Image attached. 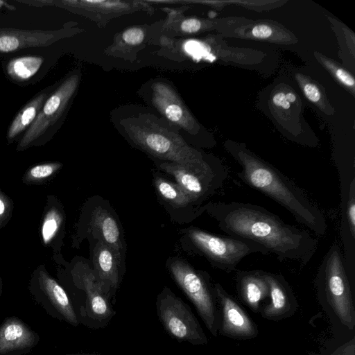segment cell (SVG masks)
I'll return each mask as SVG.
<instances>
[{
    "mask_svg": "<svg viewBox=\"0 0 355 355\" xmlns=\"http://www.w3.org/2000/svg\"><path fill=\"white\" fill-rule=\"evenodd\" d=\"M209 211L229 236L254 242L282 262L308 263L318 241L307 231L284 222L266 208L249 202L213 204Z\"/></svg>",
    "mask_w": 355,
    "mask_h": 355,
    "instance_id": "1",
    "label": "cell"
},
{
    "mask_svg": "<svg viewBox=\"0 0 355 355\" xmlns=\"http://www.w3.org/2000/svg\"><path fill=\"white\" fill-rule=\"evenodd\" d=\"M112 118L125 138L156 158L196 168L223 166L218 159L189 146L178 129L148 110L128 107L115 111Z\"/></svg>",
    "mask_w": 355,
    "mask_h": 355,
    "instance_id": "2",
    "label": "cell"
},
{
    "mask_svg": "<svg viewBox=\"0 0 355 355\" xmlns=\"http://www.w3.org/2000/svg\"><path fill=\"white\" fill-rule=\"evenodd\" d=\"M225 148L241 166L237 175L244 183L272 199L317 235L326 234L327 223L323 214L286 176L243 144L228 141Z\"/></svg>",
    "mask_w": 355,
    "mask_h": 355,
    "instance_id": "3",
    "label": "cell"
},
{
    "mask_svg": "<svg viewBox=\"0 0 355 355\" xmlns=\"http://www.w3.org/2000/svg\"><path fill=\"white\" fill-rule=\"evenodd\" d=\"M315 285L338 321L349 330L355 327V308L350 284L339 246L334 243L319 266Z\"/></svg>",
    "mask_w": 355,
    "mask_h": 355,
    "instance_id": "4",
    "label": "cell"
},
{
    "mask_svg": "<svg viewBox=\"0 0 355 355\" xmlns=\"http://www.w3.org/2000/svg\"><path fill=\"white\" fill-rule=\"evenodd\" d=\"M75 292L68 293L80 324L92 329L105 328L116 315L113 300L105 293L89 268L74 280Z\"/></svg>",
    "mask_w": 355,
    "mask_h": 355,
    "instance_id": "5",
    "label": "cell"
},
{
    "mask_svg": "<svg viewBox=\"0 0 355 355\" xmlns=\"http://www.w3.org/2000/svg\"><path fill=\"white\" fill-rule=\"evenodd\" d=\"M169 270L175 282L194 305L209 333L217 337L219 313L214 284L209 277L179 260L170 265Z\"/></svg>",
    "mask_w": 355,
    "mask_h": 355,
    "instance_id": "6",
    "label": "cell"
},
{
    "mask_svg": "<svg viewBox=\"0 0 355 355\" xmlns=\"http://www.w3.org/2000/svg\"><path fill=\"white\" fill-rule=\"evenodd\" d=\"M187 236L191 242L216 268L230 273L241 261L251 254H268L261 245L232 236H220L200 229L191 228Z\"/></svg>",
    "mask_w": 355,
    "mask_h": 355,
    "instance_id": "7",
    "label": "cell"
},
{
    "mask_svg": "<svg viewBox=\"0 0 355 355\" xmlns=\"http://www.w3.org/2000/svg\"><path fill=\"white\" fill-rule=\"evenodd\" d=\"M157 318L164 331L179 343L205 345L208 338L190 306L169 288H164L156 300Z\"/></svg>",
    "mask_w": 355,
    "mask_h": 355,
    "instance_id": "8",
    "label": "cell"
},
{
    "mask_svg": "<svg viewBox=\"0 0 355 355\" xmlns=\"http://www.w3.org/2000/svg\"><path fill=\"white\" fill-rule=\"evenodd\" d=\"M142 96L161 117L178 130L196 135L200 125L183 102L175 89L168 82L155 79L142 89Z\"/></svg>",
    "mask_w": 355,
    "mask_h": 355,
    "instance_id": "9",
    "label": "cell"
},
{
    "mask_svg": "<svg viewBox=\"0 0 355 355\" xmlns=\"http://www.w3.org/2000/svg\"><path fill=\"white\" fill-rule=\"evenodd\" d=\"M218 313V334L235 340H250L258 336L259 329L245 309L219 283L214 284Z\"/></svg>",
    "mask_w": 355,
    "mask_h": 355,
    "instance_id": "10",
    "label": "cell"
},
{
    "mask_svg": "<svg viewBox=\"0 0 355 355\" xmlns=\"http://www.w3.org/2000/svg\"><path fill=\"white\" fill-rule=\"evenodd\" d=\"M80 73H74L66 78L46 99L34 121L23 137L20 146H27L44 134L62 115L78 89Z\"/></svg>",
    "mask_w": 355,
    "mask_h": 355,
    "instance_id": "11",
    "label": "cell"
},
{
    "mask_svg": "<svg viewBox=\"0 0 355 355\" xmlns=\"http://www.w3.org/2000/svg\"><path fill=\"white\" fill-rule=\"evenodd\" d=\"M56 3L103 25L123 15L141 10L153 11L145 1L64 0Z\"/></svg>",
    "mask_w": 355,
    "mask_h": 355,
    "instance_id": "12",
    "label": "cell"
},
{
    "mask_svg": "<svg viewBox=\"0 0 355 355\" xmlns=\"http://www.w3.org/2000/svg\"><path fill=\"white\" fill-rule=\"evenodd\" d=\"M39 280L33 293L45 312L55 319L78 327L80 322L65 289L47 275H42Z\"/></svg>",
    "mask_w": 355,
    "mask_h": 355,
    "instance_id": "13",
    "label": "cell"
},
{
    "mask_svg": "<svg viewBox=\"0 0 355 355\" xmlns=\"http://www.w3.org/2000/svg\"><path fill=\"white\" fill-rule=\"evenodd\" d=\"M80 31L64 28L57 31L0 28V53H10L26 48L46 46Z\"/></svg>",
    "mask_w": 355,
    "mask_h": 355,
    "instance_id": "14",
    "label": "cell"
},
{
    "mask_svg": "<svg viewBox=\"0 0 355 355\" xmlns=\"http://www.w3.org/2000/svg\"><path fill=\"white\" fill-rule=\"evenodd\" d=\"M269 286V302L259 313L264 319L279 321L291 317L299 305L288 282L280 274L265 272Z\"/></svg>",
    "mask_w": 355,
    "mask_h": 355,
    "instance_id": "15",
    "label": "cell"
},
{
    "mask_svg": "<svg viewBox=\"0 0 355 355\" xmlns=\"http://www.w3.org/2000/svg\"><path fill=\"white\" fill-rule=\"evenodd\" d=\"M40 340L38 333L17 316L6 318L0 324V355H25Z\"/></svg>",
    "mask_w": 355,
    "mask_h": 355,
    "instance_id": "16",
    "label": "cell"
},
{
    "mask_svg": "<svg viewBox=\"0 0 355 355\" xmlns=\"http://www.w3.org/2000/svg\"><path fill=\"white\" fill-rule=\"evenodd\" d=\"M229 37L264 41L277 44L297 42L295 35L278 22L270 20L251 21L221 33Z\"/></svg>",
    "mask_w": 355,
    "mask_h": 355,
    "instance_id": "17",
    "label": "cell"
},
{
    "mask_svg": "<svg viewBox=\"0 0 355 355\" xmlns=\"http://www.w3.org/2000/svg\"><path fill=\"white\" fill-rule=\"evenodd\" d=\"M252 20L245 17H230L219 19H202L182 17L175 12L168 15L164 28L169 33L190 35L216 30L221 33L224 31L248 24Z\"/></svg>",
    "mask_w": 355,
    "mask_h": 355,
    "instance_id": "18",
    "label": "cell"
},
{
    "mask_svg": "<svg viewBox=\"0 0 355 355\" xmlns=\"http://www.w3.org/2000/svg\"><path fill=\"white\" fill-rule=\"evenodd\" d=\"M120 262L121 258L112 248L98 241L93 252L94 272L98 282L113 301L120 283Z\"/></svg>",
    "mask_w": 355,
    "mask_h": 355,
    "instance_id": "19",
    "label": "cell"
},
{
    "mask_svg": "<svg viewBox=\"0 0 355 355\" xmlns=\"http://www.w3.org/2000/svg\"><path fill=\"white\" fill-rule=\"evenodd\" d=\"M236 289L239 299L253 312L259 313L262 302L269 295L265 271L236 270Z\"/></svg>",
    "mask_w": 355,
    "mask_h": 355,
    "instance_id": "20",
    "label": "cell"
},
{
    "mask_svg": "<svg viewBox=\"0 0 355 355\" xmlns=\"http://www.w3.org/2000/svg\"><path fill=\"white\" fill-rule=\"evenodd\" d=\"M90 226L98 241L112 248L121 258L123 245L120 230L115 219L106 210L98 208L93 211Z\"/></svg>",
    "mask_w": 355,
    "mask_h": 355,
    "instance_id": "21",
    "label": "cell"
},
{
    "mask_svg": "<svg viewBox=\"0 0 355 355\" xmlns=\"http://www.w3.org/2000/svg\"><path fill=\"white\" fill-rule=\"evenodd\" d=\"M47 98L46 93L40 94L23 107L10 125L8 132L9 139L15 138L31 126Z\"/></svg>",
    "mask_w": 355,
    "mask_h": 355,
    "instance_id": "22",
    "label": "cell"
},
{
    "mask_svg": "<svg viewBox=\"0 0 355 355\" xmlns=\"http://www.w3.org/2000/svg\"><path fill=\"white\" fill-rule=\"evenodd\" d=\"M43 62V58L38 56L29 55L14 58L7 64V73L15 80L24 81L38 71Z\"/></svg>",
    "mask_w": 355,
    "mask_h": 355,
    "instance_id": "23",
    "label": "cell"
},
{
    "mask_svg": "<svg viewBox=\"0 0 355 355\" xmlns=\"http://www.w3.org/2000/svg\"><path fill=\"white\" fill-rule=\"evenodd\" d=\"M155 187L166 200L176 207H185L193 202L188 194L178 184L157 176Z\"/></svg>",
    "mask_w": 355,
    "mask_h": 355,
    "instance_id": "24",
    "label": "cell"
},
{
    "mask_svg": "<svg viewBox=\"0 0 355 355\" xmlns=\"http://www.w3.org/2000/svg\"><path fill=\"white\" fill-rule=\"evenodd\" d=\"M295 79L305 97L310 102L326 114H331L332 112L330 105L316 83L301 73H297Z\"/></svg>",
    "mask_w": 355,
    "mask_h": 355,
    "instance_id": "25",
    "label": "cell"
},
{
    "mask_svg": "<svg viewBox=\"0 0 355 355\" xmlns=\"http://www.w3.org/2000/svg\"><path fill=\"white\" fill-rule=\"evenodd\" d=\"M315 56L331 76L344 87L347 89L352 95L355 92V80L354 76L343 67L339 66L334 60L319 53H315Z\"/></svg>",
    "mask_w": 355,
    "mask_h": 355,
    "instance_id": "26",
    "label": "cell"
},
{
    "mask_svg": "<svg viewBox=\"0 0 355 355\" xmlns=\"http://www.w3.org/2000/svg\"><path fill=\"white\" fill-rule=\"evenodd\" d=\"M273 110H277L278 116H291L292 108L298 104L299 99L291 89H279L274 93L272 99Z\"/></svg>",
    "mask_w": 355,
    "mask_h": 355,
    "instance_id": "27",
    "label": "cell"
},
{
    "mask_svg": "<svg viewBox=\"0 0 355 355\" xmlns=\"http://www.w3.org/2000/svg\"><path fill=\"white\" fill-rule=\"evenodd\" d=\"M145 35L144 28L139 26L128 28L119 35L114 44H122L124 46L135 47L143 43Z\"/></svg>",
    "mask_w": 355,
    "mask_h": 355,
    "instance_id": "28",
    "label": "cell"
},
{
    "mask_svg": "<svg viewBox=\"0 0 355 355\" xmlns=\"http://www.w3.org/2000/svg\"><path fill=\"white\" fill-rule=\"evenodd\" d=\"M224 6L227 4L240 5L245 8L256 11L268 10L279 6L286 1H223Z\"/></svg>",
    "mask_w": 355,
    "mask_h": 355,
    "instance_id": "29",
    "label": "cell"
},
{
    "mask_svg": "<svg viewBox=\"0 0 355 355\" xmlns=\"http://www.w3.org/2000/svg\"><path fill=\"white\" fill-rule=\"evenodd\" d=\"M347 204L346 217L349 225V232L353 238L355 236V180L350 183L349 196Z\"/></svg>",
    "mask_w": 355,
    "mask_h": 355,
    "instance_id": "30",
    "label": "cell"
},
{
    "mask_svg": "<svg viewBox=\"0 0 355 355\" xmlns=\"http://www.w3.org/2000/svg\"><path fill=\"white\" fill-rule=\"evenodd\" d=\"M57 167V165L50 164L37 165L31 169L30 173L35 178H44L50 176Z\"/></svg>",
    "mask_w": 355,
    "mask_h": 355,
    "instance_id": "31",
    "label": "cell"
},
{
    "mask_svg": "<svg viewBox=\"0 0 355 355\" xmlns=\"http://www.w3.org/2000/svg\"><path fill=\"white\" fill-rule=\"evenodd\" d=\"M329 355H355V337L336 347Z\"/></svg>",
    "mask_w": 355,
    "mask_h": 355,
    "instance_id": "32",
    "label": "cell"
},
{
    "mask_svg": "<svg viewBox=\"0 0 355 355\" xmlns=\"http://www.w3.org/2000/svg\"><path fill=\"white\" fill-rule=\"evenodd\" d=\"M57 227V222L53 218L46 220L42 227V236L45 243H47L53 237Z\"/></svg>",
    "mask_w": 355,
    "mask_h": 355,
    "instance_id": "33",
    "label": "cell"
},
{
    "mask_svg": "<svg viewBox=\"0 0 355 355\" xmlns=\"http://www.w3.org/2000/svg\"><path fill=\"white\" fill-rule=\"evenodd\" d=\"M6 7L8 9L10 10H16V8L11 6V5H9L7 3V2L6 1H1L0 0V9L3 7Z\"/></svg>",
    "mask_w": 355,
    "mask_h": 355,
    "instance_id": "34",
    "label": "cell"
},
{
    "mask_svg": "<svg viewBox=\"0 0 355 355\" xmlns=\"http://www.w3.org/2000/svg\"><path fill=\"white\" fill-rule=\"evenodd\" d=\"M5 210V206L3 202L0 200V214H3Z\"/></svg>",
    "mask_w": 355,
    "mask_h": 355,
    "instance_id": "35",
    "label": "cell"
}]
</instances>
